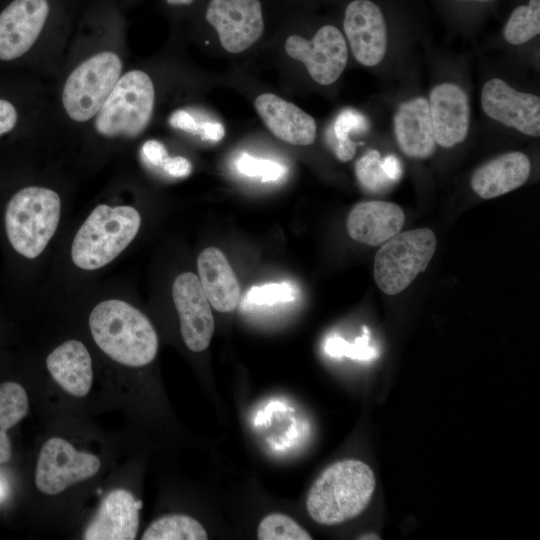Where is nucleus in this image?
Masks as SVG:
<instances>
[{
  "mask_svg": "<svg viewBox=\"0 0 540 540\" xmlns=\"http://www.w3.org/2000/svg\"><path fill=\"white\" fill-rule=\"evenodd\" d=\"M376 480L363 461L344 459L316 478L306 498L309 516L321 525H337L359 516L369 505Z\"/></svg>",
  "mask_w": 540,
  "mask_h": 540,
  "instance_id": "1",
  "label": "nucleus"
},
{
  "mask_svg": "<svg viewBox=\"0 0 540 540\" xmlns=\"http://www.w3.org/2000/svg\"><path fill=\"white\" fill-rule=\"evenodd\" d=\"M89 327L98 347L122 365L141 367L156 357L158 337L153 325L125 301L110 299L97 304L90 313Z\"/></svg>",
  "mask_w": 540,
  "mask_h": 540,
  "instance_id": "2",
  "label": "nucleus"
},
{
  "mask_svg": "<svg viewBox=\"0 0 540 540\" xmlns=\"http://www.w3.org/2000/svg\"><path fill=\"white\" fill-rule=\"evenodd\" d=\"M140 225V214L131 206L98 205L75 235L71 248L74 264L84 270L107 265L132 242Z\"/></svg>",
  "mask_w": 540,
  "mask_h": 540,
  "instance_id": "3",
  "label": "nucleus"
},
{
  "mask_svg": "<svg viewBox=\"0 0 540 540\" xmlns=\"http://www.w3.org/2000/svg\"><path fill=\"white\" fill-rule=\"evenodd\" d=\"M61 200L48 188L25 187L9 200L5 229L11 246L20 255L34 259L46 248L60 219Z\"/></svg>",
  "mask_w": 540,
  "mask_h": 540,
  "instance_id": "4",
  "label": "nucleus"
},
{
  "mask_svg": "<svg viewBox=\"0 0 540 540\" xmlns=\"http://www.w3.org/2000/svg\"><path fill=\"white\" fill-rule=\"evenodd\" d=\"M154 100V86L145 72L125 73L96 114L97 132L105 137L140 135L150 122Z\"/></svg>",
  "mask_w": 540,
  "mask_h": 540,
  "instance_id": "5",
  "label": "nucleus"
},
{
  "mask_svg": "<svg viewBox=\"0 0 540 540\" xmlns=\"http://www.w3.org/2000/svg\"><path fill=\"white\" fill-rule=\"evenodd\" d=\"M436 246V236L429 228L399 232L384 242L374 260L377 286L388 295L405 290L426 270Z\"/></svg>",
  "mask_w": 540,
  "mask_h": 540,
  "instance_id": "6",
  "label": "nucleus"
},
{
  "mask_svg": "<svg viewBox=\"0 0 540 540\" xmlns=\"http://www.w3.org/2000/svg\"><path fill=\"white\" fill-rule=\"evenodd\" d=\"M122 62L113 52H101L79 64L68 76L62 103L68 116L85 122L96 116L120 78Z\"/></svg>",
  "mask_w": 540,
  "mask_h": 540,
  "instance_id": "7",
  "label": "nucleus"
},
{
  "mask_svg": "<svg viewBox=\"0 0 540 540\" xmlns=\"http://www.w3.org/2000/svg\"><path fill=\"white\" fill-rule=\"evenodd\" d=\"M100 466L95 455L78 451L65 439L53 437L44 443L39 453L35 484L40 492L56 495L94 476Z\"/></svg>",
  "mask_w": 540,
  "mask_h": 540,
  "instance_id": "8",
  "label": "nucleus"
},
{
  "mask_svg": "<svg viewBox=\"0 0 540 540\" xmlns=\"http://www.w3.org/2000/svg\"><path fill=\"white\" fill-rule=\"evenodd\" d=\"M288 56L302 62L310 77L321 85L334 83L344 71L348 48L341 31L334 25H324L311 40L291 35L285 42Z\"/></svg>",
  "mask_w": 540,
  "mask_h": 540,
  "instance_id": "9",
  "label": "nucleus"
},
{
  "mask_svg": "<svg viewBox=\"0 0 540 540\" xmlns=\"http://www.w3.org/2000/svg\"><path fill=\"white\" fill-rule=\"evenodd\" d=\"M343 29L355 59L364 66L379 64L386 53L387 17L375 0H353L347 4Z\"/></svg>",
  "mask_w": 540,
  "mask_h": 540,
  "instance_id": "10",
  "label": "nucleus"
},
{
  "mask_svg": "<svg viewBox=\"0 0 540 540\" xmlns=\"http://www.w3.org/2000/svg\"><path fill=\"white\" fill-rule=\"evenodd\" d=\"M206 21L215 28L222 47L230 53L251 47L264 30L259 0H211Z\"/></svg>",
  "mask_w": 540,
  "mask_h": 540,
  "instance_id": "11",
  "label": "nucleus"
},
{
  "mask_svg": "<svg viewBox=\"0 0 540 540\" xmlns=\"http://www.w3.org/2000/svg\"><path fill=\"white\" fill-rule=\"evenodd\" d=\"M172 296L185 345L193 352L205 350L214 333V318L198 276L192 272L178 275Z\"/></svg>",
  "mask_w": 540,
  "mask_h": 540,
  "instance_id": "12",
  "label": "nucleus"
},
{
  "mask_svg": "<svg viewBox=\"0 0 540 540\" xmlns=\"http://www.w3.org/2000/svg\"><path fill=\"white\" fill-rule=\"evenodd\" d=\"M481 106L491 119L532 137L540 135V98L515 90L501 79L486 82Z\"/></svg>",
  "mask_w": 540,
  "mask_h": 540,
  "instance_id": "13",
  "label": "nucleus"
},
{
  "mask_svg": "<svg viewBox=\"0 0 540 540\" xmlns=\"http://www.w3.org/2000/svg\"><path fill=\"white\" fill-rule=\"evenodd\" d=\"M46 0H14L0 14V59L9 61L26 53L46 22Z\"/></svg>",
  "mask_w": 540,
  "mask_h": 540,
  "instance_id": "14",
  "label": "nucleus"
},
{
  "mask_svg": "<svg viewBox=\"0 0 540 540\" xmlns=\"http://www.w3.org/2000/svg\"><path fill=\"white\" fill-rule=\"evenodd\" d=\"M428 103L436 143L451 148L463 142L470 126L469 99L464 90L452 83L436 85Z\"/></svg>",
  "mask_w": 540,
  "mask_h": 540,
  "instance_id": "15",
  "label": "nucleus"
},
{
  "mask_svg": "<svg viewBox=\"0 0 540 540\" xmlns=\"http://www.w3.org/2000/svg\"><path fill=\"white\" fill-rule=\"evenodd\" d=\"M142 502L128 490L115 489L102 500L83 533L85 540H133Z\"/></svg>",
  "mask_w": 540,
  "mask_h": 540,
  "instance_id": "16",
  "label": "nucleus"
},
{
  "mask_svg": "<svg viewBox=\"0 0 540 540\" xmlns=\"http://www.w3.org/2000/svg\"><path fill=\"white\" fill-rule=\"evenodd\" d=\"M255 108L267 128L280 140L300 146L313 144L316 137L314 118L295 104L273 93L255 99Z\"/></svg>",
  "mask_w": 540,
  "mask_h": 540,
  "instance_id": "17",
  "label": "nucleus"
},
{
  "mask_svg": "<svg viewBox=\"0 0 540 540\" xmlns=\"http://www.w3.org/2000/svg\"><path fill=\"white\" fill-rule=\"evenodd\" d=\"M405 214L400 206L386 201L357 204L347 218L350 237L369 246L382 245L400 232Z\"/></svg>",
  "mask_w": 540,
  "mask_h": 540,
  "instance_id": "18",
  "label": "nucleus"
},
{
  "mask_svg": "<svg viewBox=\"0 0 540 540\" xmlns=\"http://www.w3.org/2000/svg\"><path fill=\"white\" fill-rule=\"evenodd\" d=\"M395 137L408 157L426 159L436 148L428 100L423 97L403 102L394 116Z\"/></svg>",
  "mask_w": 540,
  "mask_h": 540,
  "instance_id": "19",
  "label": "nucleus"
},
{
  "mask_svg": "<svg viewBox=\"0 0 540 540\" xmlns=\"http://www.w3.org/2000/svg\"><path fill=\"white\" fill-rule=\"evenodd\" d=\"M197 268L210 305L218 312L233 311L238 305L240 286L225 255L218 248H205L198 256Z\"/></svg>",
  "mask_w": 540,
  "mask_h": 540,
  "instance_id": "20",
  "label": "nucleus"
},
{
  "mask_svg": "<svg viewBox=\"0 0 540 540\" xmlns=\"http://www.w3.org/2000/svg\"><path fill=\"white\" fill-rule=\"evenodd\" d=\"M530 170L524 153L508 152L480 166L472 175L471 187L483 199L495 198L522 186Z\"/></svg>",
  "mask_w": 540,
  "mask_h": 540,
  "instance_id": "21",
  "label": "nucleus"
},
{
  "mask_svg": "<svg viewBox=\"0 0 540 540\" xmlns=\"http://www.w3.org/2000/svg\"><path fill=\"white\" fill-rule=\"evenodd\" d=\"M46 366L55 382L67 393L86 396L92 386V360L80 341L69 340L56 347L46 359Z\"/></svg>",
  "mask_w": 540,
  "mask_h": 540,
  "instance_id": "22",
  "label": "nucleus"
},
{
  "mask_svg": "<svg viewBox=\"0 0 540 540\" xmlns=\"http://www.w3.org/2000/svg\"><path fill=\"white\" fill-rule=\"evenodd\" d=\"M28 406L27 393L20 384H0V464L9 462L12 455L7 430L27 415Z\"/></svg>",
  "mask_w": 540,
  "mask_h": 540,
  "instance_id": "23",
  "label": "nucleus"
},
{
  "mask_svg": "<svg viewBox=\"0 0 540 540\" xmlns=\"http://www.w3.org/2000/svg\"><path fill=\"white\" fill-rule=\"evenodd\" d=\"M369 128L366 117L353 108L342 110L327 133V139L336 157L350 161L356 152V143L350 139L352 133H363Z\"/></svg>",
  "mask_w": 540,
  "mask_h": 540,
  "instance_id": "24",
  "label": "nucleus"
},
{
  "mask_svg": "<svg viewBox=\"0 0 540 540\" xmlns=\"http://www.w3.org/2000/svg\"><path fill=\"white\" fill-rule=\"evenodd\" d=\"M207 532L196 519L185 514H170L154 520L142 540H206Z\"/></svg>",
  "mask_w": 540,
  "mask_h": 540,
  "instance_id": "25",
  "label": "nucleus"
},
{
  "mask_svg": "<svg viewBox=\"0 0 540 540\" xmlns=\"http://www.w3.org/2000/svg\"><path fill=\"white\" fill-rule=\"evenodd\" d=\"M540 33V0H527L516 6L507 19L504 39L513 45L528 42Z\"/></svg>",
  "mask_w": 540,
  "mask_h": 540,
  "instance_id": "26",
  "label": "nucleus"
},
{
  "mask_svg": "<svg viewBox=\"0 0 540 540\" xmlns=\"http://www.w3.org/2000/svg\"><path fill=\"white\" fill-rule=\"evenodd\" d=\"M257 538L260 540H309L312 536L288 515L271 513L260 521Z\"/></svg>",
  "mask_w": 540,
  "mask_h": 540,
  "instance_id": "27",
  "label": "nucleus"
},
{
  "mask_svg": "<svg viewBox=\"0 0 540 540\" xmlns=\"http://www.w3.org/2000/svg\"><path fill=\"white\" fill-rule=\"evenodd\" d=\"M355 174L361 187L370 193L383 192L393 183L382 168V158L377 150L369 151L356 162Z\"/></svg>",
  "mask_w": 540,
  "mask_h": 540,
  "instance_id": "28",
  "label": "nucleus"
},
{
  "mask_svg": "<svg viewBox=\"0 0 540 540\" xmlns=\"http://www.w3.org/2000/svg\"><path fill=\"white\" fill-rule=\"evenodd\" d=\"M325 352L331 357H348L354 360L368 361L377 357V350L370 345V331L364 326L363 333L354 342L348 343L338 335L329 336L324 345Z\"/></svg>",
  "mask_w": 540,
  "mask_h": 540,
  "instance_id": "29",
  "label": "nucleus"
},
{
  "mask_svg": "<svg viewBox=\"0 0 540 540\" xmlns=\"http://www.w3.org/2000/svg\"><path fill=\"white\" fill-rule=\"evenodd\" d=\"M296 288L287 282H272L253 286L243 299L244 306H273L296 299Z\"/></svg>",
  "mask_w": 540,
  "mask_h": 540,
  "instance_id": "30",
  "label": "nucleus"
},
{
  "mask_svg": "<svg viewBox=\"0 0 540 540\" xmlns=\"http://www.w3.org/2000/svg\"><path fill=\"white\" fill-rule=\"evenodd\" d=\"M237 171L247 177L259 178L262 182H275L287 173V168L273 160L253 157L241 153L235 160Z\"/></svg>",
  "mask_w": 540,
  "mask_h": 540,
  "instance_id": "31",
  "label": "nucleus"
},
{
  "mask_svg": "<svg viewBox=\"0 0 540 540\" xmlns=\"http://www.w3.org/2000/svg\"><path fill=\"white\" fill-rule=\"evenodd\" d=\"M142 155L154 166H163L168 157L166 148L157 140H148L142 146Z\"/></svg>",
  "mask_w": 540,
  "mask_h": 540,
  "instance_id": "32",
  "label": "nucleus"
},
{
  "mask_svg": "<svg viewBox=\"0 0 540 540\" xmlns=\"http://www.w3.org/2000/svg\"><path fill=\"white\" fill-rule=\"evenodd\" d=\"M162 167L166 173L176 178L186 177L192 171L191 162L181 156H168Z\"/></svg>",
  "mask_w": 540,
  "mask_h": 540,
  "instance_id": "33",
  "label": "nucleus"
},
{
  "mask_svg": "<svg viewBox=\"0 0 540 540\" xmlns=\"http://www.w3.org/2000/svg\"><path fill=\"white\" fill-rule=\"evenodd\" d=\"M169 123L172 127L183 130L188 133L197 134L198 123L195 119L185 110L175 111L169 119Z\"/></svg>",
  "mask_w": 540,
  "mask_h": 540,
  "instance_id": "34",
  "label": "nucleus"
},
{
  "mask_svg": "<svg viewBox=\"0 0 540 540\" xmlns=\"http://www.w3.org/2000/svg\"><path fill=\"white\" fill-rule=\"evenodd\" d=\"M17 122V111L7 100L0 99V136L14 128Z\"/></svg>",
  "mask_w": 540,
  "mask_h": 540,
  "instance_id": "35",
  "label": "nucleus"
},
{
  "mask_svg": "<svg viewBox=\"0 0 540 540\" xmlns=\"http://www.w3.org/2000/svg\"><path fill=\"white\" fill-rule=\"evenodd\" d=\"M203 140L218 142L224 135L225 130L219 122H203L198 125V132Z\"/></svg>",
  "mask_w": 540,
  "mask_h": 540,
  "instance_id": "36",
  "label": "nucleus"
},
{
  "mask_svg": "<svg viewBox=\"0 0 540 540\" xmlns=\"http://www.w3.org/2000/svg\"><path fill=\"white\" fill-rule=\"evenodd\" d=\"M382 168L386 176L393 182L398 181L402 176V166L395 155H387L382 159Z\"/></svg>",
  "mask_w": 540,
  "mask_h": 540,
  "instance_id": "37",
  "label": "nucleus"
},
{
  "mask_svg": "<svg viewBox=\"0 0 540 540\" xmlns=\"http://www.w3.org/2000/svg\"><path fill=\"white\" fill-rule=\"evenodd\" d=\"M455 4H487L495 0H447Z\"/></svg>",
  "mask_w": 540,
  "mask_h": 540,
  "instance_id": "38",
  "label": "nucleus"
},
{
  "mask_svg": "<svg viewBox=\"0 0 540 540\" xmlns=\"http://www.w3.org/2000/svg\"><path fill=\"white\" fill-rule=\"evenodd\" d=\"M193 1L194 0H167V3L170 5H188Z\"/></svg>",
  "mask_w": 540,
  "mask_h": 540,
  "instance_id": "39",
  "label": "nucleus"
},
{
  "mask_svg": "<svg viewBox=\"0 0 540 540\" xmlns=\"http://www.w3.org/2000/svg\"><path fill=\"white\" fill-rule=\"evenodd\" d=\"M2 494H3V490H2L1 485H0V497L2 496Z\"/></svg>",
  "mask_w": 540,
  "mask_h": 540,
  "instance_id": "40",
  "label": "nucleus"
}]
</instances>
